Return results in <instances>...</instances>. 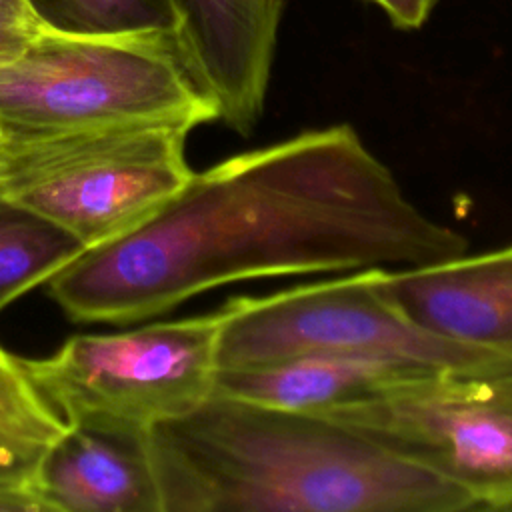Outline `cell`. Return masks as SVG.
Here are the masks:
<instances>
[{"label":"cell","instance_id":"cell-2","mask_svg":"<svg viewBox=\"0 0 512 512\" xmlns=\"http://www.w3.org/2000/svg\"><path fill=\"white\" fill-rule=\"evenodd\" d=\"M162 512H464L444 474L324 414L212 392L148 430Z\"/></svg>","mask_w":512,"mask_h":512},{"label":"cell","instance_id":"cell-4","mask_svg":"<svg viewBox=\"0 0 512 512\" xmlns=\"http://www.w3.org/2000/svg\"><path fill=\"white\" fill-rule=\"evenodd\" d=\"M188 134L172 124L12 134L0 146V194L84 250L96 248L142 224L188 182Z\"/></svg>","mask_w":512,"mask_h":512},{"label":"cell","instance_id":"cell-8","mask_svg":"<svg viewBox=\"0 0 512 512\" xmlns=\"http://www.w3.org/2000/svg\"><path fill=\"white\" fill-rule=\"evenodd\" d=\"M176 38L194 80L218 120L242 136L254 132L276 54L278 0H150Z\"/></svg>","mask_w":512,"mask_h":512},{"label":"cell","instance_id":"cell-12","mask_svg":"<svg viewBox=\"0 0 512 512\" xmlns=\"http://www.w3.org/2000/svg\"><path fill=\"white\" fill-rule=\"evenodd\" d=\"M82 252L68 232L0 194V312Z\"/></svg>","mask_w":512,"mask_h":512},{"label":"cell","instance_id":"cell-9","mask_svg":"<svg viewBox=\"0 0 512 512\" xmlns=\"http://www.w3.org/2000/svg\"><path fill=\"white\" fill-rule=\"evenodd\" d=\"M382 290L422 332L512 360V244L422 266L384 268Z\"/></svg>","mask_w":512,"mask_h":512},{"label":"cell","instance_id":"cell-20","mask_svg":"<svg viewBox=\"0 0 512 512\" xmlns=\"http://www.w3.org/2000/svg\"><path fill=\"white\" fill-rule=\"evenodd\" d=\"M12 138V132L6 128V124L0 120V146L6 144Z\"/></svg>","mask_w":512,"mask_h":512},{"label":"cell","instance_id":"cell-5","mask_svg":"<svg viewBox=\"0 0 512 512\" xmlns=\"http://www.w3.org/2000/svg\"><path fill=\"white\" fill-rule=\"evenodd\" d=\"M222 322L218 308L126 332L76 334L50 356L18 362L66 422L150 430L212 396Z\"/></svg>","mask_w":512,"mask_h":512},{"label":"cell","instance_id":"cell-1","mask_svg":"<svg viewBox=\"0 0 512 512\" xmlns=\"http://www.w3.org/2000/svg\"><path fill=\"white\" fill-rule=\"evenodd\" d=\"M466 250L352 126L334 124L192 172L142 224L46 286L74 322L128 324L232 282L408 268Z\"/></svg>","mask_w":512,"mask_h":512},{"label":"cell","instance_id":"cell-15","mask_svg":"<svg viewBox=\"0 0 512 512\" xmlns=\"http://www.w3.org/2000/svg\"><path fill=\"white\" fill-rule=\"evenodd\" d=\"M32 464L0 470V512H46L34 488Z\"/></svg>","mask_w":512,"mask_h":512},{"label":"cell","instance_id":"cell-16","mask_svg":"<svg viewBox=\"0 0 512 512\" xmlns=\"http://www.w3.org/2000/svg\"><path fill=\"white\" fill-rule=\"evenodd\" d=\"M368 2L376 4L386 14V18L394 28L418 30L428 22L438 0H368Z\"/></svg>","mask_w":512,"mask_h":512},{"label":"cell","instance_id":"cell-19","mask_svg":"<svg viewBox=\"0 0 512 512\" xmlns=\"http://www.w3.org/2000/svg\"><path fill=\"white\" fill-rule=\"evenodd\" d=\"M36 460V458H34ZM32 458H24L18 452H12L8 448L0 446V470H10V468H20V466H28L34 462Z\"/></svg>","mask_w":512,"mask_h":512},{"label":"cell","instance_id":"cell-14","mask_svg":"<svg viewBox=\"0 0 512 512\" xmlns=\"http://www.w3.org/2000/svg\"><path fill=\"white\" fill-rule=\"evenodd\" d=\"M60 14L58 26L76 30H114L140 24H164L150 0H50Z\"/></svg>","mask_w":512,"mask_h":512},{"label":"cell","instance_id":"cell-7","mask_svg":"<svg viewBox=\"0 0 512 512\" xmlns=\"http://www.w3.org/2000/svg\"><path fill=\"white\" fill-rule=\"evenodd\" d=\"M320 414L458 482L478 510H512V364L426 372Z\"/></svg>","mask_w":512,"mask_h":512},{"label":"cell","instance_id":"cell-3","mask_svg":"<svg viewBox=\"0 0 512 512\" xmlns=\"http://www.w3.org/2000/svg\"><path fill=\"white\" fill-rule=\"evenodd\" d=\"M216 118L164 24L76 30L48 20L0 68V120L12 134L126 124L194 130Z\"/></svg>","mask_w":512,"mask_h":512},{"label":"cell","instance_id":"cell-13","mask_svg":"<svg viewBox=\"0 0 512 512\" xmlns=\"http://www.w3.org/2000/svg\"><path fill=\"white\" fill-rule=\"evenodd\" d=\"M64 428L66 420L34 388L18 358L0 346V446L34 460Z\"/></svg>","mask_w":512,"mask_h":512},{"label":"cell","instance_id":"cell-18","mask_svg":"<svg viewBox=\"0 0 512 512\" xmlns=\"http://www.w3.org/2000/svg\"><path fill=\"white\" fill-rule=\"evenodd\" d=\"M42 30V28H40ZM38 30V32H40ZM36 32V34H38ZM30 32H20V30H0V68L8 62H12L26 46L28 42L36 36Z\"/></svg>","mask_w":512,"mask_h":512},{"label":"cell","instance_id":"cell-6","mask_svg":"<svg viewBox=\"0 0 512 512\" xmlns=\"http://www.w3.org/2000/svg\"><path fill=\"white\" fill-rule=\"evenodd\" d=\"M382 270L342 272L222 306L218 370L310 354H356L424 370H486L512 360L438 340L408 322L382 290Z\"/></svg>","mask_w":512,"mask_h":512},{"label":"cell","instance_id":"cell-10","mask_svg":"<svg viewBox=\"0 0 512 512\" xmlns=\"http://www.w3.org/2000/svg\"><path fill=\"white\" fill-rule=\"evenodd\" d=\"M46 512H162L148 430L66 422L32 464Z\"/></svg>","mask_w":512,"mask_h":512},{"label":"cell","instance_id":"cell-17","mask_svg":"<svg viewBox=\"0 0 512 512\" xmlns=\"http://www.w3.org/2000/svg\"><path fill=\"white\" fill-rule=\"evenodd\" d=\"M46 22L34 0H0V30L36 34Z\"/></svg>","mask_w":512,"mask_h":512},{"label":"cell","instance_id":"cell-21","mask_svg":"<svg viewBox=\"0 0 512 512\" xmlns=\"http://www.w3.org/2000/svg\"><path fill=\"white\" fill-rule=\"evenodd\" d=\"M278 2H282V0H278Z\"/></svg>","mask_w":512,"mask_h":512},{"label":"cell","instance_id":"cell-11","mask_svg":"<svg viewBox=\"0 0 512 512\" xmlns=\"http://www.w3.org/2000/svg\"><path fill=\"white\" fill-rule=\"evenodd\" d=\"M426 372L436 370L376 356L310 354L264 366L218 370L214 390L274 408L320 414L366 400Z\"/></svg>","mask_w":512,"mask_h":512}]
</instances>
